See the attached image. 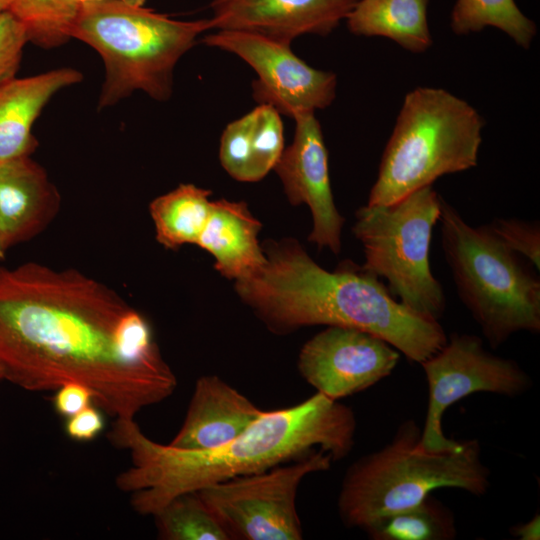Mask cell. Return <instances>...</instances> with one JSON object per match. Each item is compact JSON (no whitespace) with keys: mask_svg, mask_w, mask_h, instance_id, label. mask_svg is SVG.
<instances>
[{"mask_svg":"<svg viewBox=\"0 0 540 540\" xmlns=\"http://www.w3.org/2000/svg\"><path fill=\"white\" fill-rule=\"evenodd\" d=\"M0 369L28 391L80 383L115 419H134L177 386L141 312L78 270L36 262L0 267Z\"/></svg>","mask_w":540,"mask_h":540,"instance_id":"1","label":"cell"},{"mask_svg":"<svg viewBox=\"0 0 540 540\" xmlns=\"http://www.w3.org/2000/svg\"><path fill=\"white\" fill-rule=\"evenodd\" d=\"M356 418L351 408L316 392L291 407L264 411L234 439L207 450L181 449L148 438L134 419H116L107 437L126 449L132 465L116 477L131 492L141 515H154L176 496L235 477L263 472L320 448L333 461L354 446Z\"/></svg>","mask_w":540,"mask_h":540,"instance_id":"2","label":"cell"},{"mask_svg":"<svg viewBox=\"0 0 540 540\" xmlns=\"http://www.w3.org/2000/svg\"><path fill=\"white\" fill-rule=\"evenodd\" d=\"M263 251L265 263L236 280L235 289L271 331L283 334L314 325L356 328L419 364L446 344L439 321L396 301L365 269L350 264L328 271L293 239L268 241Z\"/></svg>","mask_w":540,"mask_h":540,"instance_id":"3","label":"cell"},{"mask_svg":"<svg viewBox=\"0 0 540 540\" xmlns=\"http://www.w3.org/2000/svg\"><path fill=\"white\" fill-rule=\"evenodd\" d=\"M420 437L419 426L407 420L389 443L347 469L337 501L345 526L364 531L439 488H458L478 497L486 494L491 472L478 440H461L454 450L431 452L420 447Z\"/></svg>","mask_w":540,"mask_h":540,"instance_id":"4","label":"cell"},{"mask_svg":"<svg viewBox=\"0 0 540 540\" xmlns=\"http://www.w3.org/2000/svg\"><path fill=\"white\" fill-rule=\"evenodd\" d=\"M213 29L210 19L180 21L120 0L81 4L68 29L98 52L105 66L98 108L136 90L157 101L172 94L173 72L197 37Z\"/></svg>","mask_w":540,"mask_h":540,"instance_id":"5","label":"cell"},{"mask_svg":"<svg viewBox=\"0 0 540 540\" xmlns=\"http://www.w3.org/2000/svg\"><path fill=\"white\" fill-rule=\"evenodd\" d=\"M483 126L470 104L444 89L407 93L367 204L394 203L443 175L476 166Z\"/></svg>","mask_w":540,"mask_h":540,"instance_id":"6","label":"cell"},{"mask_svg":"<svg viewBox=\"0 0 540 540\" xmlns=\"http://www.w3.org/2000/svg\"><path fill=\"white\" fill-rule=\"evenodd\" d=\"M441 245L464 306L492 348L540 332V279L486 225L472 227L442 200Z\"/></svg>","mask_w":540,"mask_h":540,"instance_id":"7","label":"cell"},{"mask_svg":"<svg viewBox=\"0 0 540 540\" xmlns=\"http://www.w3.org/2000/svg\"><path fill=\"white\" fill-rule=\"evenodd\" d=\"M442 200L429 185L391 204L359 208L352 227L364 250L362 268L386 279L391 294L411 311L435 321L446 308L443 288L429 263Z\"/></svg>","mask_w":540,"mask_h":540,"instance_id":"8","label":"cell"},{"mask_svg":"<svg viewBox=\"0 0 540 540\" xmlns=\"http://www.w3.org/2000/svg\"><path fill=\"white\" fill-rule=\"evenodd\" d=\"M332 456L322 449L263 472L235 477L197 492L230 539L300 540L298 487L311 473L327 471Z\"/></svg>","mask_w":540,"mask_h":540,"instance_id":"9","label":"cell"},{"mask_svg":"<svg viewBox=\"0 0 540 540\" xmlns=\"http://www.w3.org/2000/svg\"><path fill=\"white\" fill-rule=\"evenodd\" d=\"M420 365L429 394L419 445L431 452L451 451L460 444L447 438L442 429L443 414L452 404L478 392L515 397L532 386L530 376L516 361L487 351L482 339L473 334H451Z\"/></svg>","mask_w":540,"mask_h":540,"instance_id":"10","label":"cell"},{"mask_svg":"<svg viewBox=\"0 0 540 540\" xmlns=\"http://www.w3.org/2000/svg\"><path fill=\"white\" fill-rule=\"evenodd\" d=\"M211 47L235 54L256 72L253 96L280 114L294 118L328 107L335 99L337 77L296 56L289 44L240 30H217L203 38Z\"/></svg>","mask_w":540,"mask_h":540,"instance_id":"11","label":"cell"},{"mask_svg":"<svg viewBox=\"0 0 540 540\" xmlns=\"http://www.w3.org/2000/svg\"><path fill=\"white\" fill-rule=\"evenodd\" d=\"M399 359L400 352L376 335L327 326L303 345L298 369L317 392L338 401L388 377Z\"/></svg>","mask_w":540,"mask_h":540,"instance_id":"12","label":"cell"},{"mask_svg":"<svg viewBox=\"0 0 540 540\" xmlns=\"http://www.w3.org/2000/svg\"><path fill=\"white\" fill-rule=\"evenodd\" d=\"M315 112L296 115L292 143L284 148L274 170L294 206L306 204L312 214L309 241L334 254L341 249L344 217L334 202L328 165V152Z\"/></svg>","mask_w":540,"mask_h":540,"instance_id":"13","label":"cell"},{"mask_svg":"<svg viewBox=\"0 0 540 540\" xmlns=\"http://www.w3.org/2000/svg\"><path fill=\"white\" fill-rule=\"evenodd\" d=\"M358 0H213V29L256 33L291 44L304 34L326 36Z\"/></svg>","mask_w":540,"mask_h":540,"instance_id":"14","label":"cell"},{"mask_svg":"<svg viewBox=\"0 0 540 540\" xmlns=\"http://www.w3.org/2000/svg\"><path fill=\"white\" fill-rule=\"evenodd\" d=\"M263 412L218 376H201L183 425L169 444L189 450L218 447L240 435Z\"/></svg>","mask_w":540,"mask_h":540,"instance_id":"15","label":"cell"},{"mask_svg":"<svg viewBox=\"0 0 540 540\" xmlns=\"http://www.w3.org/2000/svg\"><path fill=\"white\" fill-rule=\"evenodd\" d=\"M59 206L56 188L30 156L0 165V241L5 252L41 232Z\"/></svg>","mask_w":540,"mask_h":540,"instance_id":"16","label":"cell"},{"mask_svg":"<svg viewBox=\"0 0 540 540\" xmlns=\"http://www.w3.org/2000/svg\"><path fill=\"white\" fill-rule=\"evenodd\" d=\"M82 78L75 69L58 68L0 84V165L35 151V120L52 96Z\"/></svg>","mask_w":540,"mask_h":540,"instance_id":"17","label":"cell"},{"mask_svg":"<svg viewBox=\"0 0 540 540\" xmlns=\"http://www.w3.org/2000/svg\"><path fill=\"white\" fill-rule=\"evenodd\" d=\"M261 223L244 202L212 201L197 245L215 259V269L235 281L258 270L266 261L257 235Z\"/></svg>","mask_w":540,"mask_h":540,"instance_id":"18","label":"cell"},{"mask_svg":"<svg viewBox=\"0 0 540 540\" xmlns=\"http://www.w3.org/2000/svg\"><path fill=\"white\" fill-rule=\"evenodd\" d=\"M429 0H358L346 17L351 33L395 41L413 53L425 52L432 39L427 20Z\"/></svg>","mask_w":540,"mask_h":540,"instance_id":"19","label":"cell"},{"mask_svg":"<svg viewBox=\"0 0 540 540\" xmlns=\"http://www.w3.org/2000/svg\"><path fill=\"white\" fill-rule=\"evenodd\" d=\"M210 195V190L180 184L155 198L149 210L157 241L169 249L196 244L210 214Z\"/></svg>","mask_w":540,"mask_h":540,"instance_id":"20","label":"cell"},{"mask_svg":"<svg viewBox=\"0 0 540 540\" xmlns=\"http://www.w3.org/2000/svg\"><path fill=\"white\" fill-rule=\"evenodd\" d=\"M364 532L373 540H453L457 537L452 510L431 494L410 508L379 518Z\"/></svg>","mask_w":540,"mask_h":540,"instance_id":"21","label":"cell"},{"mask_svg":"<svg viewBox=\"0 0 540 540\" xmlns=\"http://www.w3.org/2000/svg\"><path fill=\"white\" fill-rule=\"evenodd\" d=\"M450 25L457 35L495 27L525 49L529 48L537 32L535 23L523 14L515 0H457Z\"/></svg>","mask_w":540,"mask_h":540,"instance_id":"22","label":"cell"},{"mask_svg":"<svg viewBox=\"0 0 540 540\" xmlns=\"http://www.w3.org/2000/svg\"><path fill=\"white\" fill-rule=\"evenodd\" d=\"M153 517L158 536L164 540L230 539L197 491L176 496Z\"/></svg>","mask_w":540,"mask_h":540,"instance_id":"23","label":"cell"},{"mask_svg":"<svg viewBox=\"0 0 540 540\" xmlns=\"http://www.w3.org/2000/svg\"><path fill=\"white\" fill-rule=\"evenodd\" d=\"M252 152L255 182L274 169L284 150L283 123L280 113L269 104L253 110Z\"/></svg>","mask_w":540,"mask_h":540,"instance_id":"24","label":"cell"},{"mask_svg":"<svg viewBox=\"0 0 540 540\" xmlns=\"http://www.w3.org/2000/svg\"><path fill=\"white\" fill-rule=\"evenodd\" d=\"M253 111L232 121L220 140L219 157L222 167L234 179L255 182L252 152Z\"/></svg>","mask_w":540,"mask_h":540,"instance_id":"25","label":"cell"},{"mask_svg":"<svg viewBox=\"0 0 540 540\" xmlns=\"http://www.w3.org/2000/svg\"><path fill=\"white\" fill-rule=\"evenodd\" d=\"M508 248L540 269V225L516 218L496 219L486 225Z\"/></svg>","mask_w":540,"mask_h":540,"instance_id":"26","label":"cell"},{"mask_svg":"<svg viewBox=\"0 0 540 540\" xmlns=\"http://www.w3.org/2000/svg\"><path fill=\"white\" fill-rule=\"evenodd\" d=\"M29 41L23 22L10 10L0 15V84L15 77Z\"/></svg>","mask_w":540,"mask_h":540,"instance_id":"27","label":"cell"},{"mask_svg":"<svg viewBox=\"0 0 540 540\" xmlns=\"http://www.w3.org/2000/svg\"><path fill=\"white\" fill-rule=\"evenodd\" d=\"M104 425L101 410L92 403L77 414L67 418L65 432L72 440L91 441L103 431Z\"/></svg>","mask_w":540,"mask_h":540,"instance_id":"28","label":"cell"},{"mask_svg":"<svg viewBox=\"0 0 540 540\" xmlns=\"http://www.w3.org/2000/svg\"><path fill=\"white\" fill-rule=\"evenodd\" d=\"M52 402L60 416L69 418L91 405L93 394L89 388L80 383L68 382L56 389Z\"/></svg>","mask_w":540,"mask_h":540,"instance_id":"29","label":"cell"},{"mask_svg":"<svg viewBox=\"0 0 540 540\" xmlns=\"http://www.w3.org/2000/svg\"><path fill=\"white\" fill-rule=\"evenodd\" d=\"M512 537L520 540L540 539V515L536 513L528 522L519 523L510 528Z\"/></svg>","mask_w":540,"mask_h":540,"instance_id":"30","label":"cell"},{"mask_svg":"<svg viewBox=\"0 0 540 540\" xmlns=\"http://www.w3.org/2000/svg\"><path fill=\"white\" fill-rule=\"evenodd\" d=\"M13 3L14 0H0V15L5 11L10 10Z\"/></svg>","mask_w":540,"mask_h":540,"instance_id":"31","label":"cell"},{"mask_svg":"<svg viewBox=\"0 0 540 540\" xmlns=\"http://www.w3.org/2000/svg\"><path fill=\"white\" fill-rule=\"evenodd\" d=\"M128 5L141 7L143 6L145 0H120Z\"/></svg>","mask_w":540,"mask_h":540,"instance_id":"32","label":"cell"},{"mask_svg":"<svg viewBox=\"0 0 540 540\" xmlns=\"http://www.w3.org/2000/svg\"><path fill=\"white\" fill-rule=\"evenodd\" d=\"M73 3L78 7L81 4L90 3V2H96L100 0H72Z\"/></svg>","mask_w":540,"mask_h":540,"instance_id":"33","label":"cell"},{"mask_svg":"<svg viewBox=\"0 0 540 540\" xmlns=\"http://www.w3.org/2000/svg\"><path fill=\"white\" fill-rule=\"evenodd\" d=\"M6 252L2 248L1 241H0V259H3L5 257Z\"/></svg>","mask_w":540,"mask_h":540,"instance_id":"34","label":"cell"},{"mask_svg":"<svg viewBox=\"0 0 540 540\" xmlns=\"http://www.w3.org/2000/svg\"><path fill=\"white\" fill-rule=\"evenodd\" d=\"M0 380H3L1 369H0Z\"/></svg>","mask_w":540,"mask_h":540,"instance_id":"35","label":"cell"}]
</instances>
